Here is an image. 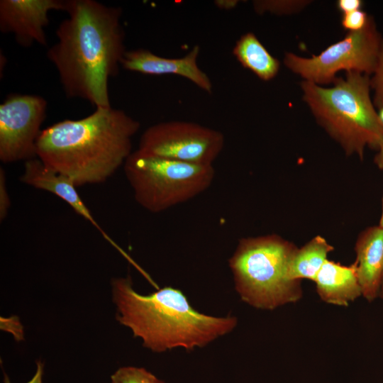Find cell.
I'll return each mask as SVG.
<instances>
[{
    "label": "cell",
    "instance_id": "obj_1",
    "mask_svg": "<svg viewBox=\"0 0 383 383\" xmlns=\"http://www.w3.org/2000/svg\"><path fill=\"white\" fill-rule=\"evenodd\" d=\"M67 17L56 30L47 52L67 96L95 108L111 107L109 81L116 77L127 51L122 9L95 0H67Z\"/></svg>",
    "mask_w": 383,
    "mask_h": 383
},
{
    "label": "cell",
    "instance_id": "obj_2",
    "mask_svg": "<svg viewBox=\"0 0 383 383\" xmlns=\"http://www.w3.org/2000/svg\"><path fill=\"white\" fill-rule=\"evenodd\" d=\"M140 127V122L123 110L96 108L83 118L66 119L43 129L36 157L77 187L100 184L124 165Z\"/></svg>",
    "mask_w": 383,
    "mask_h": 383
},
{
    "label": "cell",
    "instance_id": "obj_3",
    "mask_svg": "<svg viewBox=\"0 0 383 383\" xmlns=\"http://www.w3.org/2000/svg\"><path fill=\"white\" fill-rule=\"evenodd\" d=\"M111 285L116 319L153 352L203 348L238 324L235 316L216 317L195 310L176 288L165 287L143 295L134 290L129 276L113 279Z\"/></svg>",
    "mask_w": 383,
    "mask_h": 383
},
{
    "label": "cell",
    "instance_id": "obj_4",
    "mask_svg": "<svg viewBox=\"0 0 383 383\" xmlns=\"http://www.w3.org/2000/svg\"><path fill=\"white\" fill-rule=\"evenodd\" d=\"M303 100L317 123L347 155L363 159L365 149L378 150L383 143V123L370 97V78L357 72L336 77L331 87L304 80Z\"/></svg>",
    "mask_w": 383,
    "mask_h": 383
},
{
    "label": "cell",
    "instance_id": "obj_5",
    "mask_svg": "<svg viewBox=\"0 0 383 383\" xmlns=\"http://www.w3.org/2000/svg\"><path fill=\"white\" fill-rule=\"evenodd\" d=\"M296 248L274 234L241 238L228 260L241 300L270 311L300 301L301 281L288 277L289 263Z\"/></svg>",
    "mask_w": 383,
    "mask_h": 383
},
{
    "label": "cell",
    "instance_id": "obj_6",
    "mask_svg": "<svg viewBox=\"0 0 383 383\" xmlns=\"http://www.w3.org/2000/svg\"><path fill=\"white\" fill-rule=\"evenodd\" d=\"M125 175L135 201L145 210L160 213L207 189L215 177L213 165H199L132 152Z\"/></svg>",
    "mask_w": 383,
    "mask_h": 383
},
{
    "label": "cell",
    "instance_id": "obj_7",
    "mask_svg": "<svg viewBox=\"0 0 383 383\" xmlns=\"http://www.w3.org/2000/svg\"><path fill=\"white\" fill-rule=\"evenodd\" d=\"M382 44L383 38L374 19L370 16L362 30L348 32L343 40L318 55L308 58L287 52L284 63L305 81L321 86L333 82L337 73L342 70L372 74Z\"/></svg>",
    "mask_w": 383,
    "mask_h": 383
},
{
    "label": "cell",
    "instance_id": "obj_8",
    "mask_svg": "<svg viewBox=\"0 0 383 383\" xmlns=\"http://www.w3.org/2000/svg\"><path fill=\"white\" fill-rule=\"evenodd\" d=\"M224 143V135L218 131L193 122L170 121L148 128L137 150L194 165H213Z\"/></svg>",
    "mask_w": 383,
    "mask_h": 383
},
{
    "label": "cell",
    "instance_id": "obj_9",
    "mask_svg": "<svg viewBox=\"0 0 383 383\" xmlns=\"http://www.w3.org/2000/svg\"><path fill=\"white\" fill-rule=\"evenodd\" d=\"M48 104L38 95L12 94L0 104V160L3 163L36 157Z\"/></svg>",
    "mask_w": 383,
    "mask_h": 383
},
{
    "label": "cell",
    "instance_id": "obj_10",
    "mask_svg": "<svg viewBox=\"0 0 383 383\" xmlns=\"http://www.w3.org/2000/svg\"><path fill=\"white\" fill-rule=\"evenodd\" d=\"M67 0H1L0 30L13 34L28 48L35 43L47 45L45 28L52 11H64Z\"/></svg>",
    "mask_w": 383,
    "mask_h": 383
},
{
    "label": "cell",
    "instance_id": "obj_11",
    "mask_svg": "<svg viewBox=\"0 0 383 383\" xmlns=\"http://www.w3.org/2000/svg\"><path fill=\"white\" fill-rule=\"evenodd\" d=\"M200 48L195 45L184 56L178 58L160 57L145 48L127 50L121 65L126 70L145 74H176L184 77L203 91L211 94L212 83L198 66Z\"/></svg>",
    "mask_w": 383,
    "mask_h": 383
},
{
    "label": "cell",
    "instance_id": "obj_12",
    "mask_svg": "<svg viewBox=\"0 0 383 383\" xmlns=\"http://www.w3.org/2000/svg\"><path fill=\"white\" fill-rule=\"evenodd\" d=\"M21 182L35 189L47 191L61 198L78 214L84 217L101 234L104 239L133 262L127 254L111 239L95 220L77 191L74 183L67 176L47 167L38 157L25 161Z\"/></svg>",
    "mask_w": 383,
    "mask_h": 383
},
{
    "label": "cell",
    "instance_id": "obj_13",
    "mask_svg": "<svg viewBox=\"0 0 383 383\" xmlns=\"http://www.w3.org/2000/svg\"><path fill=\"white\" fill-rule=\"evenodd\" d=\"M354 249L362 296L372 302L379 297L383 281V227L378 225L362 231Z\"/></svg>",
    "mask_w": 383,
    "mask_h": 383
},
{
    "label": "cell",
    "instance_id": "obj_14",
    "mask_svg": "<svg viewBox=\"0 0 383 383\" xmlns=\"http://www.w3.org/2000/svg\"><path fill=\"white\" fill-rule=\"evenodd\" d=\"M314 282L318 296L328 304L348 306L362 296L355 262L343 265L328 259Z\"/></svg>",
    "mask_w": 383,
    "mask_h": 383
},
{
    "label": "cell",
    "instance_id": "obj_15",
    "mask_svg": "<svg viewBox=\"0 0 383 383\" xmlns=\"http://www.w3.org/2000/svg\"><path fill=\"white\" fill-rule=\"evenodd\" d=\"M233 54L244 67L263 81L271 80L279 72V60L268 52L252 32L240 36L233 49Z\"/></svg>",
    "mask_w": 383,
    "mask_h": 383
},
{
    "label": "cell",
    "instance_id": "obj_16",
    "mask_svg": "<svg viewBox=\"0 0 383 383\" xmlns=\"http://www.w3.org/2000/svg\"><path fill=\"white\" fill-rule=\"evenodd\" d=\"M334 248L321 235H316L293 253L288 266L291 280L304 279L314 282L328 255Z\"/></svg>",
    "mask_w": 383,
    "mask_h": 383
},
{
    "label": "cell",
    "instance_id": "obj_17",
    "mask_svg": "<svg viewBox=\"0 0 383 383\" xmlns=\"http://www.w3.org/2000/svg\"><path fill=\"white\" fill-rule=\"evenodd\" d=\"M111 383H165L143 367H122L111 376Z\"/></svg>",
    "mask_w": 383,
    "mask_h": 383
},
{
    "label": "cell",
    "instance_id": "obj_18",
    "mask_svg": "<svg viewBox=\"0 0 383 383\" xmlns=\"http://www.w3.org/2000/svg\"><path fill=\"white\" fill-rule=\"evenodd\" d=\"M310 1L259 0L253 1V7L258 14L270 12L277 15L290 14L299 11Z\"/></svg>",
    "mask_w": 383,
    "mask_h": 383
},
{
    "label": "cell",
    "instance_id": "obj_19",
    "mask_svg": "<svg viewBox=\"0 0 383 383\" xmlns=\"http://www.w3.org/2000/svg\"><path fill=\"white\" fill-rule=\"evenodd\" d=\"M370 87L374 92L372 100L374 106L379 109L383 107V44L372 77L370 78Z\"/></svg>",
    "mask_w": 383,
    "mask_h": 383
},
{
    "label": "cell",
    "instance_id": "obj_20",
    "mask_svg": "<svg viewBox=\"0 0 383 383\" xmlns=\"http://www.w3.org/2000/svg\"><path fill=\"white\" fill-rule=\"evenodd\" d=\"M370 16L362 10L343 13L341 20L343 28L348 32L362 30L367 23Z\"/></svg>",
    "mask_w": 383,
    "mask_h": 383
},
{
    "label": "cell",
    "instance_id": "obj_21",
    "mask_svg": "<svg viewBox=\"0 0 383 383\" xmlns=\"http://www.w3.org/2000/svg\"><path fill=\"white\" fill-rule=\"evenodd\" d=\"M6 172L0 168V220L4 221L6 217L11 206V199L6 187Z\"/></svg>",
    "mask_w": 383,
    "mask_h": 383
},
{
    "label": "cell",
    "instance_id": "obj_22",
    "mask_svg": "<svg viewBox=\"0 0 383 383\" xmlns=\"http://www.w3.org/2000/svg\"><path fill=\"white\" fill-rule=\"evenodd\" d=\"M362 4L361 0H338L337 6L343 13H347L360 10Z\"/></svg>",
    "mask_w": 383,
    "mask_h": 383
},
{
    "label": "cell",
    "instance_id": "obj_23",
    "mask_svg": "<svg viewBox=\"0 0 383 383\" xmlns=\"http://www.w3.org/2000/svg\"><path fill=\"white\" fill-rule=\"evenodd\" d=\"M36 366L37 368L34 376L27 383H43V363L38 362ZM4 383H11L9 377L6 374L4 375Z\"/></svg>",
    "mask_w": 383,
    "mask_h": 383
},
{
    "label": "cell",
    "instance_id": "obj_24",
    "mask_svg": "<svg viewBox=\"0 0 383 383\" xmlns=\"http://www.w3.org/2000/svg\"><path fill=\"white\" fill-rule=\"evenodd\" d=\"M374 162L380 170H383V143L379 148L378 152L376 154L374 157ZM379 225L381 227H383V199H382V216L380 218Z\"/></svg>",
    "mask_w": 383,
    "mask_h": 383
},
{
    "label": "cell",
    "instance_id": "obj_25",
    "mask_svg": "<svg viewBox=\"0 0 383 383\" xmlns=\"http://www.w3.org/2000/svg\"><path fill=\"white\" fill-rule=\"evenodd\" d=\"M237 0H218L215 1V5L220 9L231 10L234 9L238 4Z\"/></svg>",
    "mask_w": 383,
    "mask_h": 383
},
{
    "label": "cell",
    "instance_id": "obj_26",
    "mask_svg": "<svg viewBox=\"0 0 383 383\" xmlns=\"http://www.w3.org/2000/svg\"><path fill=\"white\" fill-rule=\"evenodd\" d=\"M377 113H378V115H379V117L380 120L383 123V107L378 109Z\"/></svg>",
    "mask_w": 383,
    "mask_h": 383
},
{
    "label": "cell",
    "instance_id": "obj_27",
    "mask_svg": "<svg viewBox=\"0 0 383 383\" xmlns=\"http://www.w3.org/2000/svg\"><path fill=\"white\" fill-rule=\"evenodd\" d=\"M379 297H381L383 299V281H382V287L380 289Z\"/></svg>",
    "mask_w": 383,
    "mask_h": 383
}]
</instances>
